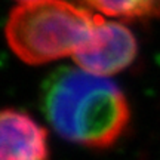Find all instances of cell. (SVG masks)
Here are the masks:
<instances>
[{"label": "cell", "instance_id": "obj_1", "mask_svg": "<svg viewBox=\"0 0 160 160\" xmlns=\"http://www.w3.org/2000/svg\"><path fill=\"white\" fill-rule=\"evenodd\" d=\"M42 110L53 131L70 142L107 148L131 120L125 93L108 77L62 67L42 86Z\"/></svg>", "mask_w": 160, "mask_h": 160}, {"label": "cell", "instance_id": "obj_4", "mask_svg": "<svg viewBox=\"0 0 160 160\" xmlns=\"http://www.w3.org/2000/svg\"><path fill=\"white\" fill-rule=\"evenodd\" d=\"M0 160H49L45 128L19 110H0Z\"/></svg>", "mask_w": 160, "mask_h": 160}, {"label": "cell", "instance_id": "obj_2", "mask_svg": "<svg viewBox=\"0 0 160 160\" xmlns=\"http://www.w3.org/2000/svg\"><path fill=\"white\" fill-rule=\"evenodd\" d=\"M97 17L65 0L19 3L6 21V40L21 61L48 64L74 57L89 39Z\"/></svg>", "mask_w": 160, "mask_h": 160}, {"label": "cell", "instance_id": "obj_3", "mask_svg": "<svg viewBox=\"0 0 160 160\" xmlns=\"http://www.w3.org/2000/svg\"><path fill=\"white\" fill-rule=\"evenodd\" d=\"M138 43L131 30L117 21L97 17L89 39L74 53L77 67L88 73L108 77L128 68L137 58Z\"/></svg>", "mask_w": 160, "mask_h": 160}, {"label": "cell", "instance_id": "obj_5", "mask_svg": "<svg viewBox=\"0 0 160 160\" xmlns=\"http://www.w3.org/2000/svg\"><path fill=\"white\" fill-rule=\"evenodd\" d=\"M92 9L128 21L160 19V0H85Z\"/></svg>", "mask_w": 160, "mask_h": 160}, {"label": "cell", "instance_id": "obj_6", "mask_svg": "<svg viewBox=\"0 0 160 160\" xmlns=\"http://www.w3.org/2000/svg\"><path fill=\"white\" fill-rule=\"evenodd\" d=\"M19 3H27V2H34V0H18Z\"/></svg>", "mask_w": 160, "mask_h": 160}]
</instances>
